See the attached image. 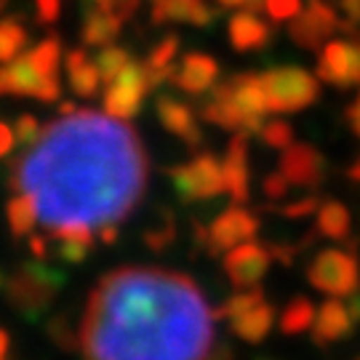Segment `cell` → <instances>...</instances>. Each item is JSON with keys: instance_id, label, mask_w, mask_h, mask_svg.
<instances>
[{"instance_id": "obj_52", "label": "cell", "mask_w": 360, "mask_h": 360, "mask_svg": "<svg viewBox=\"0 0 360 360\" xmlns=\"http://www.w3.org/2000/svg\"><path fill=\"white\" fill-rule=\"evenodd\" d=\"M358 360H360V358H358Z\"/></svg>"}, {"instance_id": "obj_33", "label": "cell", "mask_w": 360, "mask_h": 360, "mask_svg": "<svg viewBox=\"0 0 360 360\" xmlns=\"http://www.w3.org/2000/svg\"><path fill=\"white\" fill-rule=\"evenodd\" d=\"M174 238H176V224H174V217L168 211H160L158 221L144 230V243L150 245L153 251L168 248V245L174 243Z\"/></svg>"}, {"instance_id": "obj_49", "label": "cell", "mask_w": 360, "mask_h": 360, "mask_svg": "<svg viewBox=\"0 0 360 360\" xmlns=\"http://www.w3.org/2000/svg\"><path fill=\"white\" fill-rule=\"evenodd\" d=\"M347 174H349V179L358 181V184H360V155H358V160H355V163L347 168Z\"/></svg>"}, {"instance_id": "obj_34", "label": "cell", "mask_w": 360, "mask_h": 360, "mask_svg": "<svg viewBox=\"0 0 360 360\" xmlns=\"http://www.w3.org/2000/svg\"><path fill=\"white\" fill-rule=\"evenodd\" d=\"M46 331H49V336L53 339L56 347L67 349V352H72V349L80 347V331H75V328L70 326V321H67L65 315L51 318L49 326H46Z\"/></svg>"}, {"instance_id": "obj_17", "label": "cell", "mask_w": 360, "mask_h": 360, "mask_svg": "<svg viewBox=\"0 0 360 360\" xmlns=\"http://www.w3.org/2000/svg\"><path fill=\"white\" fill-rule=\"evenodd\" d=\"M155 115H158L160 126H163L168 134L179 136L187 147L198 150V147L203 144V131H200L198 120H195L193 107L176 102V99H168V96H160L158 104H155Z\"/></svg>"}, {"instance_id": "obj_15", "label": "cell", "mask_w": 360, "mask_h": 360, "mask_svg": "<svg viewBox=\"0 0 360 360\" xmlns=\"http://www.w3.org/2000/svg\"><path fill=\"white\" fill-rule=\"evenodd\" d=\"M355 328H358V321L349 312L347 299H328L318 309V318L312 326V339H315V345H334V342L347 339Z\"/></svg>"}, {"instance_id": "obj_40", "label": "cell", "mask_w": 360, "mask_h": 360, "mask_svg": "<svg viewBox=\"0 0 360 360\" xmlns=\"http://www.w3.org/2000/svg\"><path fill=\"white\" fill-rule=\"evenodd\" d=\"M62 3L59 0H35V13H38L40 25H53L59 19Z\"/></svg>"}, {"instance_id": "obj_18", "label": "cell", "mask_w": 360, "mask_h": 360, "mask_svg": "<svg viewBox=\"0 0 360 360\" xmlns=\"http://www.w3.org/2000/svg\"><path fill=\"white\" fill-rule=\"evenodd\" d=\"M221 168H224V193L235 203H245L248 200V134L238 131L232 136Z\"/></svg>"}, {"instance_id": "obj_5", "label": "cell", "mask_w": 360, "mask_h": 360, "mask_svg": "<svg viewBox=\"0 0 360 360\" xmlns=\"http://www.w3.org/2000/svg\"><path fill=\"white\" fill-rule=\"evenodd\" d=\"M168 176L184 206L206 203L224 193V168L221 160L211 153H198L193 160L171 168Z\"/></svg>"}, {"instance_id": "obj_42", "label": "cell", "mask_w": 360, "mask_h": 360, "mask_svg": "<svg viewBox=\"0 0 360 360\" xmlns=\"http://www.w3.org/2000/svg\"><path fill=\"white\" fill-rule=\"evenodd\" d=\"M336 6L345 13V22L349 25V30L355 32L360 25V0H336Z\"/></svg>"}, {"instance_id": "obj_7", "label": "cell", "mask_w": 360, "mask_h": 360, "mask_svg": "<svg viewBox=\"0 0 360 360\" xmlns=\"http://www.w3.org/2000/svg\"><path fill=\"white\" fill-rule=\"evenodd\" d=\"M345 30L352 32L345 19H339L336 11L326 3V0H309V6L299 13L296 19H291L288 25V35L296 46L307 49V51H318L321 46H328L326 40L331 38L334 32Z\"/></svg>"}, {"instance_id": "obj_12", "label": "cell", "mask_w": 360, "mask_h": 360, "mask_svg": "<svg viewBox=\"0 0 360 360\" xmlns=\"http://www.w3.org/2000/svg\"><path fill=\"white\" fill-rule=\"evenodd\" d=\"M0 91L8 96H35L40 102H56L59 99V80H43L35 72L32 62L22 56L3 67L0 72Z\"/></svg>"}, {"instance_id": "obj_16", "label": "cell", "mask_w": 360, "mask_h": 360, "mask_svg": "<svg viewBox=\"0 0 360 360\" xmlns=\"http://www.w3.org/2000/svg\"><path fill=\"white\" fill-rule=\"evenodd\" d=\"M217 77H219V65L214 56H208V53H187L181 59V65L174 70L171 83L176 89L184 91V94L200 96L206 91L217 89Z\"/></svg>"}, {"instance_id": "obj_24", "label": "cell", "mask_w": 360, "mask_h": 360, "mask_svg": "<svg viewBox=\"0 0 360 360\" xmlns=\"http://www.w3.org/2000/svg\"><path fill=\"white\" fill-rule=\"evenodd\" d=\"M272 323H275V309H272V304L264 302L257 309H251V312L230 321V328L238 339H243L248 345H259L272 331Z\"/></svg>"}, {"instance_id": "obj_41", "label": "cell", "mask_w": 360, "mask_h": 360, "mask_svg": "<svg viewBox=\"0 0 360 360\" xmlns=\"http://www.w3.org/2000/svg\"><path fill=\"white\" fill-rule=\"evenodd\" d=\"M267 245V251H270L272 259H278L281 264H294L296 254H299V243H264Z\"/></svg>"}, {"instance_id": "obj_43", "label": "cell", "mask_w": 360, "mask_h": 360, "mask_svg": "<svg viewBox=\"0 0 360 360\" xmlns=\"http://www.w3.org/2000/svg\"><path fill=\"white\" fill-rule=\"evenodd\" d=\"M264 3H267V0H219L221 8H245V11H251V13L262 11Z\"/></svg>"}, {"instance_id": "obj_11", "label": "cell", "mask_w": 360, "mask_h": 360, "mask_svg": "<svg viewBox=\"0 0 360 360\" xmlns=\"http://www.w3.org/2000/svg\"><path fill=\"white\" fill-rule=\"evenodd\" d=\"M318 77L339 89L360 86V46L349 40H331L323 46V56L318 62Z\"/></svg>"}, {"instance_id": "obj_32", "label": "cell", "mask_w": 360, "mask_h": 360, "mask_svg": "<svg viewBox=\"0 0 360 360\" xmlns=\"http://www.w3.org/2000/svg\"><path fill=\"white\" fill-rule=\"evenodd\" d=\"M27 46V32L25 27L19 25L16 19H6L3 22V30H0V59L8 65L13 62L19 51Z\"/></svg>"}, {"instance_id": "obj_21", "label": "cell", "mask_w": 360, "mask_h": 360, "mask_svg": "<svg viewBox=\"0 0 360 360\" xmlns=\"http://www.w3.org/2000/svg\"><path fill=\"white\" fill-rule=\"evenodd\" d=\"M53 243H56V257L70 262V264H80L91 257L94 251V230L86 227H67V230L49 232Z\"/></svg>"}, {"instance_id": "obj_6", "label": "cell", "mask_w": 360, "mask_h": 360, "mask_svg": "<svg viewBox=\"0 0 360 360\" xmlns=\"http://www.w3.org/2000/svg\"><path fill=\"white\" fill-rule=\"evenodd\" d=\"M307 281L312 288L331 299H347L358 294L360 285V264L349 251L342 248H326L318 251L307 264Z\"/></svg>"}, {"instance_id": "obj_22", "label": "cell", "mask_w": 360, "mask_h": 360, "mask_svg": "<svg viewBox=\"0 0 360 360\" xmlns=\"http://www.w3.org/2000/svg\"><path fill=\"white\" fill-rule=\"evenodd\" d=\"M67 77H70L72 91H75L77 96H83V99L96 96L99 83H102L99 67L94 65V62H89L86 51H80V49L67 53Z\"/></svg>"}, {"instance_id": "obj_23", "label": "cell", "mask_w": 360, "mask_h": 360, "mask_svg": "<svg viewBox=\"0 0 360 360\" xmlns=\"http://www.w3.org/2000/svg\"><path fill=\"white\" fill-rule=\"evenodd\" d=\"M120 25H123V19H117L115 13H107L102 8H96V11L91 8V11H86V22H83V30H80V38H83L86 46L107 49L120 35Z\"/></svg>"}, {"instance_id": "obj_46", "label": "cell", "mask_w": 360, "mask_h": 360, "mask_svg": "<svg viewBox=\"0 0 360 360\" xmlns=\"http://www.w3.org/2000/svg\"><path fill=\"white\" fill-rule=\"evenodd\" d=\"M139 0H115V16L117 19H129L131 13L136 11Z\"/></svg>"}, {"instance_id": "obj_14", "label": "cell", "mask_w": 360, "mask_h": 360, "mask_svg": "<svg viewBox=\"0 0 360 360\" xmlns=\"http://www.w3.org/2000/svg\"><path fill=\"white\" fill-rule=\"evenodd\" d=\"M270 251L267 245L259 243H243L232 248L230 254H224V275L235 288H254V285L267 275L270 267Z\"/></svg>"}, {"instance_id": "obj_48", "label": "cell", "mask_w": 360, "mask_h": 360, "mask_svg": "<svg viewBox=\"0 0 360 360\" xmlns=\"http://www.w3.org/2000/svg\"><path fill=\"white\" fill-rule=\"evenodd\" d=\"M99 240H102V243H115V240H117V227H115V224H110V227L99 230Z\"/></svg>"}, {"instance_id": "obj_3", "label": "cell", "mask_w": 360, "mask_h": 360, "mask_svg": "<svg viewBox=\"0 0 360 360\" xmlns=\"http://www.w3.org/2000/svg\"><path fill=\"white\" fill-rule=\"evenodd\" d=\"M65 283V275L49 267L46 262H25V264H16L13 270L6 272L3 291H6L8 304L22 318L38 321L53 304V299L62 294Z\"/></svg>"}, {"instance_id": "obj_2", "label": "cell", "mask_w": 360, "mask_h": 360, "mask_svg": "<svg viewBox=\"0 0 360 360\" xmlns=\"http://www.w3.org/2000/svg\"><path fill=\"white\" fill-rule=\"evenodd\" d=\"M206 296L181 272L117 267L94 285L80 331L86 360H206L214 349Z\"/></svg>"}, {"instance_id": "obj_44", "label": "cell", "mask_w": 360, "mask_h": 360, "mask_svg": "<svg viewBox=\"0 0 360 360\" xmlns=\"http://www.w3.org/2000/svg\"><path fill=\"white\" fill-rule=\"evenodd\" d=\"M345 117H347V123H349V129H352V134H355V136L360 139V94H358V99H355V102L347 107Z\"/></svg>"}, {"instance_id": "obj_26", "label": "cell", "mask_w": 360, "mask_h": 360, "mask_svg": "<svg viewBox=\"0 0 360 360\" xmlns=\"http://www.w3.org/2000/svg\"><path fill=\"white\" fill-rule=\"evenodd\" d=\"M315 224L318 232L331 238V240H347L349 230H352V217L349 208L339 200H323L321 211L315 214Z\"/></svg>"}, {"instance_id": "obj_13", "label": "cell", "mask_w": 360, "mask_h": 360, "mask_svg": "<svg viewBox=\"0 0 360 360\" xmlns=\"http://www.w3.org/2000/svg\"><path fill=\"white\" fill-rule=\"evenodd\" d=\"M281 174L288 184L304 187V190H318L326 179V160L321 150H315L307 142H294L288 150H283L281 158Z\"/></svg>"}, {"instance_id": "obj_50", "label": "cell", "mask_w": 360, "mask_h": 360, "mask_svg": "<svg viewBox=\"0 0 360 360\" xmlns=\"http://www.w3.org/2000/svg\"><path fill=\"white\" fill-rule=\"evenodd\" d=\"M358 46H360V35H358Z\"/></svg>"}, {"instance_id": "obj_19", "label": "cell", "mask_w": 360, "mask_h": 360, "mask_svg": "<svg viewBox=\"0 0 360 360\" xmlns=\"http://www.w3.org/2000/svg\"><path fill=\"white\" fill-rule=\"evenodd\" d=\"M153 19L158 25L163 22H187L195 27H208L217 22V11L206 0H155Z\"/></svg>"}, {"instance_id": "obj_4", "label": "cell", "mask_w": 360, "mask_h": 360, "mask_svg": "<svg viewBox=\"0 0 360 360\" xmlns=\"http://www.w3.org/2000/svg\"><path fill=\"white\" fill-rule=\"evenodd\" d=\"M270 112H299L321 96V83L302 67H270L262 72Z\"/></svg>"}, {"instance_id": "obj_35", "label": "cell", "mask_w": 360, "mask_h": 360, "mask_svg": "<svg viewBox=\"0 0 360 360\" xmlns=\"http://www.w3.org/2000/svg\"><path fill=\"white\" fill-rule=\"evenodd\" d=\"M262 139L272 150H288L294 144V131H291V126L285 120H270L262 129Z\"/></svg>"}, {"instance_id": "obj_8", "label": "cell", "mask_w": 360, "mask_h": 360, "mask_svg": "<svg viewBox=\"0 0 360 360\" xmlns=\"http://www.w3.org/2000/svg\"><path fill=\"white\" fill-rule=\"evenodd\" d=\"M259 230V219L243 206H230L221 211L211 224H208V240L206 251L211 257L230 254L232 248L243 243H251V238Z\"/></svg>"}, {"instance_id": "obj_47", "label": "cell", "mask_w": 360, "mask_h": 360, "mask_svg": "<svg viewBox=\"0 0 360 360\" xmlns=\"http://www.w3.org/2000/svg\"><path fill=\"white\" fill-rule=\"evenodd\" d=\"M206 360H235V355H232V349L227 347L224 342H217V345H214V349L208 352Z\"/></svg>"}, {"instance_id": "obj_1", "label": "cell", "mask_w": 360, "mask_h": 360, "mask_svg": "<svg viewBox=\"0 0 360 360\" xmlns=\"http://www.w3.org/2000/svg\"><path fill=\"white\" fill-rule=\"evenodd\" d=\"M11 190L35 200L49 232L67 227L104 230L142 200L147 155L123 120L77 110L49 126L11 163Z\"/></svg>"}, {"instance_id": "obj_27", "label": "cell", "mask_w": 360, "mask_h": 360, "mask_svg": "<svg viewBox=\"0 0 360 360\" xmlns=\"http://www.w3.org/2000/svg\"><path fill=\"white\" fill-rule=\"evenodd\" d=\"M315 318H318V309L307 296H294L281 312V331L288 336L302 334V331L315 326Z\"/></svg>"}, {"instance_id": "obj_20", "label": "cell", "mask_w": 360, "mask_h": 360, "mask_svg": "<svg viewBox=\"0 0 360 360\" xmlns=\"http://www.w3.org/2000/svg\"><path fill=\"white\" fill-rule=\"evenodd\" d=\"M227 32L235 51H257V49H264L272 38V27L264 19H259V13L251 11L235 13Z\"/></svg>"}, {"instance_id": "obj_25", "label": "cell", "mask_w": 360, "mask_h": 360, "mask_svg": "<svg viewBox=\"0 0 360 360\" xmlns=\"http://www.w3.org/2000/svg\"><path fill=\"white\" fill-rule=\"evenodd\" d=\"M176 53H179V38L176 35H168L163 38L158 46L153 49V53L147 56V62H144V70H147V77H150V86H160V83H166L174 77V59H176Z\"/></svg>"}, {"instance_id": "obj_39", "label": "cell", "mask_w": 360, "mask_h": 360, "mask_svg": "<svg viewBox=\"0 0 360 360\" xmlns=\"http://www.w3.org/2000/svg\"><path fill=\"white\" fill-rule=\"evenodd\" d=\"M288 187H291V184H288V179H285L281 171L270 174V176L264 179V184H262L264 195H267L270 200H275V203H278V200H283L285 195H288Z\"/></svg>"}, {"instance_id": "obj_45", "label": "cell", "mask_w": 360, "mask_h": 360, "mask_svg": "<svg viewBox=\"0 0 360 360\" xmlns=\"http://www.w3.org/2000/svg\"><path fill=\"white\" fill-rule=\"evenodd\" d=\"M13 150V131L8 123H0V155H11Z\"/></svg>"}, {"instance_id": "obj_28", "label": "cell", "mask_w": 360, "mask_h": 360, "mask_svg": "<svg viewBox=\"0 0 360 360\" xmlns=\"http://www.w3.org/2000/svg\"><path fill=\"white\" fill-rule=\"evenodd\" d=\"M35 224H40L35 200L25 193H13L11 200H8V227H11L13 238L30 235L35 230Z\"/></svg>"}, {"instance_id": "obj_38", "label": "cell", "mask_w": 360, "mask_h": 360, "mask_svg": "<svg viewBox=\"0 0 360 360\" xmlns=\"http://www.w3.org/2000/svg\"><path fill=\"white\" fill-rule=\"evenodd\" d=\"M264 11L270 13L272 22H285V19H296L304 8H302V0H267Z\"/></svg>"}, {"instance_id": "obj_10", "label": "cell", "mask_w": 360, "mask_h": 360, "mask_svg": "<svg viewBox=\"0 0 360 360\" xmlns=\"http://www.w3.org/2000/svg\"><path fill=\"white\" fill-rule=\"evenodd\" d=\"M227 86H230L232 102H235V110L240 117V131L257 134L264 129L262 117H264V112H270V107H267V96L262 89V75L240 72V75L227 77Z\"/></svg>"}, {"instance_id": "obj_31", "label": "cell", "mask_w": 360, "mask_h": 360, "mask_svg": "<svg viewBox=\"0 0 360 360\" xmlns=\"http://www.w3.org/2000/svg\"><path fill=\"white\" fill-rule=\"evenodd\" d=\"M131 65H134V62H131V53L126 51V49H117V46H107V49H102L99 56H96V67H99V72H102V80H107V83L117 80Z\"/></svg>"}, {"instance_id": "obj_51", "label": "cell", "mask_w": 360, "mask_h": 360, "mask_svg": "<svg viewBox=\"0 0 360 360\" xmlns=\"http://www.w3.org/2000/svg\"><path fill=\"white\" fill-rule=\"evenodd\" d=\"M264 360H270V358H264Z\"/></svg>"}, {"instance_id": "obj_36", "label": "cell", "mask_w": 360, "mask_h": 360, "mask_svg": "<svg viewBox=\"0 0 360 360\" xmlns=\"http://www.w3.org/2000/svg\"><path fill=\"white\" fill-rule=\"evenodd\" d=\"M16 142L22 144V147H30V144H35L40 139V134H43V126L38 123V117L32 115H19L16 117Z\"/></svg>"}, {"instance_id": "obj_29", "label": "cell", "mask_w": 360, "mask_h": 360, "mask_svg": "<svg viewBox=\"0 0 360 360\" xmlns=\"http://www.w3.org/2000/svg\"><path fill=\"white\" fill-rule=\"evenodd\" d=\"M32 67H35V72H38L43 80H59V62H62V43L56 35H49V38L38 43L30 56H27Z\"/></svg>"}, {"instance_id": "obj_37", "label": "cell", "mask_w": 360, "mask_h": 360, "mask_svg": "<svg viewBox=\"0 0 360 360\" xmlns=\"http://www.w3.org/2000/svg\"><path fill=\"white\" fill-rule=\"evenodd\" d=\"M275 211L285 219H304V217H312V214H318L321 211V200L315 198V195H307L304 200H296V203H285V206H275Z\"/></svg>"}, {"instance_id": "obj_30", "label": "cell", "mask_w": 360, "mask_h": 360, "mask_svg": "<svg viewBox=\"0 0 360 360\" xmlns=\"http://www.w3.org/2000/svg\"><path fill=\"white\" fill-rule=\"evenodd\" d=\"M259 304H264V291L262 288H248V291L230 296L221 307L214 309V315H217V321H235V318H240L245 312L257 309Z\"/></svg>"}, {"instance_id": "obj_9", "label": "cell", "mask_w": 360, "mask_h": 360, "mask_svg": "<svg viewBox=\"0 0 360 360\" xmlns=\"http://www.w3.org/2000/svg\"><path fill=\"white\" fill-rule=\"evenodd\" d=\"M150 89L153 86H150L147 70L139 65H131L104 91V112L117 117V120H129L142 110V102Z\"/></svg>"}]
</instances>
